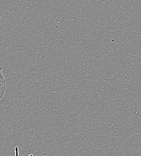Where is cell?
Returning <instances> with one entry per match:
<instances>
[{
  "instance_id": "cell-2",
  "label": "cell",
  "mask_w": 141,
  "mask_h": 156,
  "mask_svg": "<svg viewBox=\"0 0 141 156\" xmlns=\"http://www.w3.org/2000/svg\"><path fill=\"white\" fill-rule=\"evenodd\" d=\"M15 153H16V156H19V150H18V148L16 147L15 148Z\"/></svg>"
},
{
  "instance_id": "cell-3",
  "label": "cell",
  "mask_w": 141,
  "mask_h": 156,
  "mask_svg": "<svg viewBox=\"0 0 141 156\" xmlns=\"http://www.w3.org/2000/svg\"><path fill=\"white\" fill-rule=\"evenodd\" d=\"M0 78H4L2 73V69L0 67Z\"/></svg>"
},
{
  "instance_id": "cell-1",
  "label": "cell",
  "mask_w": 141,
  "mask_h": 156,
  "mask_svg": "<svg viewBox=\"0 0 141 156\" xmlns=\"http://www.w3.org/2000/svg\"><path fill=\"white\" fill-rule=\"evenodd\" d=\"M6 88V82L4 78H0V99L2 98Z\"/></svg>"
}]
</instances>
